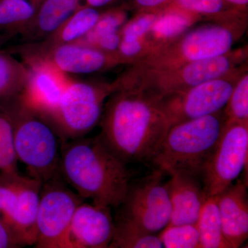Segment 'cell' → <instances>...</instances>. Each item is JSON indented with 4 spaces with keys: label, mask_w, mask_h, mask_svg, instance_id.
<instances>
[{
    "label": "cell",
    "mask_w": 248,
    "mask_h": 248,
    "mask_svg": "<svg viewBox=\"0 0 248 248\" xmlns=\"http://www.w3.org/2000/svg\"><path fill=\"white\" fill-rule=\"evenodd\" d=\"M14 130L18 161L27 166L29 177L42 184L60 174L62 140L48 117L27 107L16 96L3 100Z\"/></svg>",
    "instance_id": "cell-5"
},
{
    "label": "cell",
    "mask_w": 248,
    "mask_h": 248,
    "mask_svg": "<svg viewBox=\"0 0 248 248\" xmlns=\"http://www.w3.org/2000/svg\"><path fill=\"white\" fill-rule=\"evenodd\" d=\"M159 236L163 248H199L200 246L197 223L167 226Z\"/></svg>",
    "instance_id": "cell-27"
},
{
    "label": "cell",
    "mask_w": 248,
    "mask_h": 248,
    "mask_svg": "<svg viewBox=\"0 0 248 248\" xmlns=\"http://www.w3.org/2000/svg\"><path fill=\"white\" fill-rule=\"evenodd\" d=\"M223 111L227 121L248 122V71L238 80Z\"/></svg>",
    "instance_id": "cell-28"
},
{
    "label": "cell",
    "mask_w": 248,
    "mask_h": 248,
    "mask_svg": "<svg viewBox=\"0 0 248 248\" xmlns=\"http://www.w3.org/2000/svg\"><path fill=\"white\" fill-rule=\"evenodd\" d=\"M4 32H7L6 31L1 30L0 29V43H1V41L3 40L2 35H4Z\"/></svg>",
    "instance_id": "cell-37"
},
{
    "label": "cell",
    "mask_w": 248,
    "mask_h": 248,
    "mask_svg": "<svg viewBox=\"0 0 248 248\" xmlns=\"http://www.w3.org/2000/svg\"><path fill=\"white\" fill-rule=\"evenodd\" d=\"M100 16V13L95 8L80 6L58 30L46 38L40 46L37 47V50L34 49L33 53L31 54L43 53L55 46L78 42L92 30Z\"/></svg>",
    "instance_id": "cell-20"
},
{
    "label": "cell",
    "mask_w": 248,
    "mask_h": 248,
    "mask_svg": "<svg viewBox=\"0 0 248 248\" xmlns=\"http://www.w3.org/2000/svg\"><path fill=\"white\" fill-rule=\"evenodd\" d=\"M247 59V47L232 49L224 55L191 62L168 71H139L130 68L116 81L119 87L138 89L156 100L226 76L246 64Z\"/></svg>",
    "instance_id": "cell-6"
},
{
    "label": "cell",
    "mask_w": 248,
    "mask_h": 248,
    "mask_svg": "<svg viewBox=\"0 0 248 248\" xmlns=\"http://www.w3.org/2000/svg\"><path fill=\"white\" fill-rule=\"evenodd\" d=\"M201 19L202 18L197 15L185 10L172 6L165 7L151 30L143 37L148 46V52L177 38Z\"/></svg>",
    "instance_id": "cell-19"
},
{
    "label": "cell",
    "mask_w": 248,
    "mask_h": 248,
    "mask_svg": "<svg viewBox=\"0 0 248 248\" xmlns=\"http://www.w3.org/2000/svg\"><path fill=\"white\" fill-rule=\"evenodd\" d=\"M29 79L19 99L50 120L71 79L46 59L27 56Z\"/></svg>",
    "instance_id": "cell-13"
},
{
    "label": "cell",
    "mask_w": 248,
    "mask_h": 248,
    "mask_svg": "<svg viewBox=\"0 0 248 248\" xmlns=\"http://www.w3.org/2000/svg\"><path fill=\"white\" fill-rule=\"evenodd\" d=\"M80 6L81 0H44L37 8L32 22L22 33L32 40H45Z\"/></svg>",
    "instance_id": "cell-18"
},
{
    "label": "cell",
    "mask_w": 248,
    "mask_h": 248,
    "mask_svg": "<svg viewBox=\"0 0 248 248\" xmlns=\"http://www.w3.org/2000/svg\"><path fill=\"white\" fill-rule=\"evenodd\" d=\"M196 223L200 233L199 248H229L222 231L217 196L206 199Z\"/></svg>",
    "instance_id": "cell-21"
},
{
    "label": "cell",
    "mask_w": 248,
    "mask_h": 248,
    "mask_svg": "<svg viewBox=\"0 0 248 248\" xmlns=\"http://www.w3.org/2000/svg\"><path fill=\"white\" fill-rule=\"evenodd\" d=\"M31 1H32V2L35 5L36 7L37 8V0H31Z\"/></svg>",
    "instance_id": "cell-38"
},
{
    "label": "cell",
    "mask_w": 248,
    "mask_h": 248,
    "mask_svg": "<svg viewBox=\"0 0 248 248\" xmlns=\"http://www.w3.org/2000/svg\"><path fill=\"white\" fill-rule=\"evenodd\" d=\"M28 56L46 59L66 74H91L120 64L117 54L107 53L80 42L55 46L43 53Z\"/></svg>",
    "instance_id": "cell-15"
},
{
    "label": "cell",
    "mask_w": 248,
    "mask_h": 248,
    "mask_svg": "<svg viewBox=\"0 0 248 248\" xmlns=\"http://www.w3.org/2000/svg\"><path fill=\"white\" fill-rule=\"evenodd\" d=\"M118 89L112 84L71 79L50 121L62 141L81 138L100 122L104 102Z\"/></svg>",
    "instance_id": "cell-8"
},
{
    "label": "cell",
    "mask_w": 248,
    "mask_h": 248,
    "mask_svg": "<svg viewBox=\"0 0 248 248\" xmlns=\"http://www.w3.org/2000/svg\"><path fill=\"white\" fill-rule=\"evenodd\" d=\"M36 11L31 0H0V29L22 33L32 22Z\"/></svg>",
    "instance_id": "cell-24"
},
{
    "label": "cell",
    "mask_w": 248,
    "mask_h": 248,
    "mask_svg": "<svg viewBox=\"0 0 248 248\" xmlns=\"http://www.w3.org/2000/svg\"><path fill=\"white\" fill-rule=\"evenodd\" d=\"M226 121L223 109L212 115L172 125L151 163L169 174L183 173L202 179Z\"/></svg>",
    "instance_id": "cell-4"
},
{
    "label": "cell",
    "mask_w": 248,
    "mask_h": 248,
    "mask_svg": "<svg viewBox=\"0 0 248 248\" xmlns=\"http://www.w3.org/2000/svg\"><path fill=\"white\" fill-rule=\"evenodd\" d=\"M60 174L81 198L110 209L124 200L131 177L127 164L99 135L62 142Z\"/></svg>",
    "instance_id": "cell-2"
},
{
    "label": "cell",
    "mask_w": 248,
    "mask_h": 248,
    "mask_svg": "<svg viewBox=\"0 0 248 248\" xmlns=\"http://www.w3.org/2000/svg\"><path fill=\"white\" fill-rule=\"evenodd\" d=\"M248 122L226 121L202 180L208 197L217 196L248 170Z\"/></svg>",
    "instance_id": "cell-11"
},
{
    "label": "cell",
    "mask_w": 248,
    "mask_h": 248,
    "mask_svg": "<svg viewBox=\"0 0 248 248\" xmlns=\"http://www.w3.org/2000/svg\"><path fill=\"white\" fill-rule=\"evenodd\" d=\"M21 246L17 237L0 218V248H19Z\"/></svg>",
    "instance_id": "cell-33"
},
{
    "label": "cell",
    "mask_w": 248,
    "mask_h": 248,
    "mask_svg": "<svg viewBox=\"0 0 248 248\" xmlns=\"http://www.w3.org/2000/svg\"><path fill=\"white\" fill-rule=\"evenodd\" d=\"M225 1L237 9L247 11L248 0H225Z\"/></svg>",
    "instance_id": "cell-36"
},
{
    "label": "cell",
    "mask_w": 248,
    "mask_h": 248,
    "mask_svg": "<svg viewBox=\"0 0 248 248\" xmlns=\"http://www.w3.org/2000/svg\"><path fill=\"white\" fill-rule=\"evenodd\" d=\"M165 182L171 205L168 226L197 223L205 200L208 198L202 179L190 174L173 173Z\"/></svg>",
    "instance_id": "cell-17"
},
{
    "label": "cell",
    "mask_w": 248,
    "mask_h": 248,
    "mask_svg": "<svg viewBox=\"0 0 248 248\" xmlns=\"http://www.w3.org/2000/svg\"><path fill=\"white\" fill-rule=\"evenodd\" d=\"M167 6L185 10L212 22L228 20L247 15V11L237 9L225 0H172Z\"/></svg>",
    "instance_id": "cell-22"
},
{
    "label": "cell",
    "mask_w": 248,
    "mask_h": 248,
    "mask_svg": "<svg viewBox=\"0 0 248 248\" xmlns=\"http://www.w3.org/2000/svg\"><path fill=\"white\" fill-rule=\"evenodd\" d=\"M172 0H133L135 7L140 11H159L164 9Z\"/></svg>",
    "instance_id": "cell-34"
},
{
    "label": "cell",
    "mask_w": 248,
    "mask_h": 248,
    "mask_svg": "<svg viewBox=\"0 0 248 248\" xmlns=\"http://www.w3.org/2000/svg\"><path fill=\"white\" fill-rule=\"evenodd\" d=\"M248 27L247 15L213 22L189 29L169 43L146 53L130 68L139 71H162L224 55L242 37Z\"/></svg>",
    "instance_id": "cell-3"
},
{
    "label": "cell",
    "mask_w": 248,
    "mask_h": 248,
    "mask_svg": "<svg viewBox=\"0 0 248 248\" xmlns=\"http://www.w3.org/2000/svg\"><path fill=\"white\" fill-rule=\"evenodd\" d=\"M59 179L55 177L42 184L36 218L35 248H63L73 215L84 200Z\"/></svg>",
    "instance_id": "cell-12"
},
{
    "label": "cell",
    "mask_w": 248,
    "mask_h": 248,
    "mask_svg": "<svg viewBox=\"0 0 248 248\" xmlns=\"http://www.w3.org/2000/svg\"><path fill=\"white\" fill-rule=\"evenodd\" d=\"M217 196L222 231L229 248L241 247L248 237V182L238 178Z\"/></svg>",
    "instance_id": "cell-16"
},
{
    "label": "cell",
    "mask_w": 248,
    "mask_h": 248,
    "mask_svg": "<svg viewBox=\"0 0 248 248\" xmlns=\"http://www.w3.org/2000/svg\"><path fill=\"white\" fill-rule=\"evenodd\" d=\"M17 162L12 121L0 107V172H19Z\"/></svg>",
    "instance_id": "cell-25"
},
{
    "label": "cell",
    "mask_w": 248,
    "mask_h": 248,
    "mask_svg": "<svg viewBox=\"0 0 248 248\" xmlns=\"http://www.w3.org/2000/svg\"><path fill=\"white\" fill-rule=\"evenodd\" d=\"M121 40L122 37L120 32H119L110 35L101 36L94 39L87 45L91 46L107 53L117 54Z\"/></svg>",
    "instance_id": "cell-32"
},
{
    "label": "cell",
    "mask_w": 248,
    "mask_h": 248,
    "mask_svg": "<svg viewBox=\"0 0 248 248\" xmlns=\"http://www.w3.org/2000/svg\"><path fill=\"white\" fill-rule=\"evenodd\" d=\"M84 1L85 2L84 6L98 9V8L104 7L112 4L116 0H84Z\"/></svg>",
    "instance_id": "cell-35"
},
{
    "label": "cell",
    "mask_w": 248,
    "mask_h": 248,
    "mask_svg": "<svg viewBox=\"0 0 248 248\" xmlns=\"http://www.w3.org/2000/svg\"><path fill=\"white\" fill-rule=\"evenodd\" d=\"M148 52V47L144 38L125 42L121 40L117 51V56L121 63H133L138 61Z\"/></svg>",
    "instance_id": "cell-31"
},
{
    "label": "cell",
    "mask_w": 248,
    "mask_h": 248,
    "mask_svg": "<svg viewBox=\"0 0 248 248\" xmlns=\"http://www.w3.org/2000/svg\"><path fill=\"white\" fill-rule=\"evenodd\" d=\"M100 138L125 164L152 162L170 125L156 101L118 87L104 105Z\"/></svg>",
    "instance_id": "cell-1"
},
{
    "label": "cell",
    "mask_w": 248,
    "mask_h": 248,
    "mask_svg": "<svg viewBox=\"0 0 248 248\" xmlns=\"http://www.w3.org/2000/svg\"><path fill=\"white\" fill-rule=\"evenodd\" d=\"M164 174L157 169L130 183L124 200L116 208L115 225L156 234L169 224L171 205Z\"/></svg>",
    "instance_id": "cell-7"
},
{
    "label": "cell",
    "mask_w": 248,
    "mask_h": 248,
    "mask_svg": "<svg viewBox=\"0 0 248 248\" xmlns=\"http://www.w3.org/2000/svg\"><path fill=\"white\" fill-rule=\"evenodd\" d=\"M114 232L110 208L82 202L72 218L63 248H109Z\"/></svg>",
    "instance_id": "cell-14"
},
{
    "label": "cell",
    "mask_w": 248,
    "mask_h": 248,
    "mask_svg": "<svg viewBox=\"0 0 248 248\" xmlns=\"http://www.w3.org/2000/svg\"><path fill=\"white\" fill-rule=\"evenodd\" d=\"M27 64L0 51V101L19 95L29 79Z\"/></svg>",
    "instance_id": "cell-23"
},
{
    "label": "cell",
    "mask_w": 248,
    "mask_h": 248,
    "mask_svg": "<svg viewBox=\"0 0 248 248\" xmlns=\"http://www.w3.org/2000/svg\"><path fill=\"white\" fill-rule=\"evenodd\" d=\"M161 10L141 11L136 17L125 23L120 31L122 40L133 42L143 38L151 30L152 26L159 17Z\"/></svg>",
    "instance_id": "cell-30"
},
{
    "label": "cell",
    "mask_w": 248,
    "mask_h": 248,
    "mask_svg": "<svg viewBox=\"0 0 248 248\" xmlns=\"http://www.w3.org/2000/svg\"><path fill=\"white\" fill-rule=\"evenodd\" d=\"M248 71L247 63L226 76L205 81L184 92L156 99L170 127L216 113L226 107L235 85Z\"/></svg>",
    "instance_id": "cell-9"
},
{
    "label": "cell",
    "mask_w": 248,
    "mask_h": 248,
    "mask_svg": "<svg viewBox=\"0 0 248 248\" xmlns=\"http://www.w3.org/2000/svg\"><path fill=\"white\" fill-rule=\"evenodd\" d=\"M159 236L115 224V232L109 248H161Z\"/></svg>",
    "instance_id": "cell-26"
},
{
    "label": "cell",
    "mask_w": 248,
    "mask_h": 248,
    "mask_svg": "<svg viewBox=\"0 0 248 248\" xmlns=\"http://www.w3.org/2000/svg\"><path fill=\"white\" fill-rule=\"evenodd\" d=\"M127 13L122 9L110 10L101 14L92 30L77 42L89 45L90 42L101 36L120 32L121 29L127 22Z\"/></svg>",
    "instance_id": "cell-29"
},
{
    "label": "cell",
    "mask_w": 248,
    "mask_h": 248,
    "mask_svg": "<svg viewBox=\"0 0 248 248\" xmlns=\"http://www.w3.org/2000/svg\"><path fill=\"white\" fill-rule=\"evenodd\" d=\"M42 182L19 172H0L1 219L21 246H34L37 236L36 218Z\"/></svg>",
    "instance_id": "cell-10"
}]
</instances>
